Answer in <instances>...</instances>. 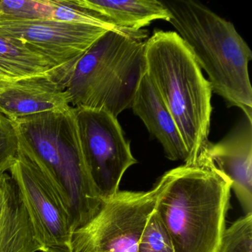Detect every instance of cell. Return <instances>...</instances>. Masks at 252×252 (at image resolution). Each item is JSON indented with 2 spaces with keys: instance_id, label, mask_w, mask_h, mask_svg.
Segmentation results:
<instances>
[{
  "instance_id": "obj_1",
  "label": "cell",
  "mask_w": 252,
  "mask_h": 252,
  "mask_svg": "<svg viewBox=\"0 0 252 252\" xmlns=\"http://www.w3.org/2000/svg\"><path fill=\"white\" fill-rule=\"evenodd\" d=\"M19 139L65 209L71 233L101 209L87 163L75 107L16 121Z\"/></svg>"
},
{
  "instance_id": "obj_18",
  "label": "cell",
  "mask_w": 252,
  "mask_h": 252,
  "mask_svg": "<svg viewBox=\"0 0 252 252\" xmlns=\"http://www.w3.org/2000/svg\"><path fill=\"white\" fill-rule=\"evenodd\" d=\"M51 3L53 20L94 26L108 31L117 29L93 13L73 5L70 0H51Z\"/></svg>"
},
{
  "instance_id": "obj_5",
  "label": "cell",
  "mask_w": 252,
  "mask_h": 252,
  "mask_svg": "<svg viewBox=\"0 0 252 252\" xmlns=\"http://www.w3.org/2000/svg\"><path fill=\"white\" fill-rule=\"evenodd\" d=\"M145 30L107 31L62 82L71 107L107 112L117 118L132 107L147 70Z\"/></svg>"
},
{
  "instance_id": "obj_11",
  "label": "cell",
  "mask_w": 252,
  "mask_h": 252,
  "mask_svg": "<svg viewBox=\"0 0 252 252\" xmlns=\"http://www.w3.org/2000/svg\"><path fill=\"white\" fill-rule=\"evenodd\" d=\"M71 107L61 81L50 76L0 82V113L11 120Z\"/></svg>"
},
{
  "instance_id": "obj_6",
  "label": "cell",
  "mask_w": 252,
  "mask_h": 252,
  "mask_svg": "<svg viewBox=\"0 0 252 252\" xmlns=\"http://www.w3.org/2000/svg\"><path fill=\"white\" fill-rule=\"evenodd\" d=\"M165 184L163 175L149 191L119 190L104 200L98 213L72 233L70 252H138L141 234Z\"/></svg>"
},
{
  "instance_id": "obj_10",
  "label": "cell",
  "mask_w": 252,
  "mask_h": 252,
  "mask_svg": "<svg viewBox=\"0 0 252 252\" xmlns=\"http://www.w3.org/2000/svg\"><path fill=\"white\" fill-rule=\"evenodd\" d=\"M202 155L230 183L245 213H252V122L245 118L217 144L208 142Z\"/></svg>"
},
{
  "instance_id": "obj_16",
  "label": "cell",
  "mask_w": 252,
  "mask_h": 252,
  "mask_svg": "<svg viewBox=\"0 0 252 252\" xmlns=\"http://www.w3.org/2000/svg\"><path fill=\"white\" fill-rule=\"evenodd\" d=\"M52 16L51 0H0V18L46 20Z\"/></svg>"
},
{
  "instance_id": "obj_13",
  "label": "cell",
  "mask_w": 252,
  "mask_h": 252,
  "mask_svg": "<svg viewBox=\"0 0 252 252\" xmlns=\"http://www.w3.org/2000/svg\"><path fill=\"white\" fill-rule=\"evenodd\" d=\"M131 108L161 144L168 159L187 162L188 152L176 123L147 73L138 85Z\"/></svg>"
},
{
  "instance_id": "obj_12",
  "label": "cell",
  "mask_w": 252,
  "mask_h": 252,
  "mask_svg": "<svg viewBox=\"0 0 252 252\" xmlns=\"http://www.w3.org/2000/svg\"><path fill=\"white\" fill-rule=\"evenodd\" d=\"M45 252L15 181L0 175V252Z\"/></svg>"
},
{
  "instance_id": "obj_8",
  "label": "cell",
  "mask_w": 252,
  "mask_h": 252,
  "mask_svg": "<svg viewBox=\"0 0 252 252\" xmlns=\"http://www.w3.org/2000/svg\"><path fill=\"white\" fill-rule=\"evenodd\" d=\"M9 172L20 189L41 244L46 251L69 250L72 233L68 215L20 139L17 160Z\"/></svg>"
},
{
  "instance_id": "obj_21",
  "label": "cell",
  "mask_w": 252,
  "mask_h": 252,
  "mask_svg": "<svg viewBox=\"0 0 252 252\" xmlns=\"http://www.w3.org/2000/svg\"><path fill=\"white\" fill-rule=\"evenodd\" d=\"M14 81L17 80L10 76L9 75L7 74L5 72L0 70V82H14Z\"/></svg>"
},
{
  "instance_id": "obj_2",
  "label": "cell",
  "mask_w": 252,
  "mask_h": 252,
  "mask_svg": "<svg viewBox=\"0 0 252 252\" xmlns=\"http://www.w3.org/2000/svg\"><path fill=\"white\" fill-rule=\"evenodd\" d=\"M156 210L175 252H219L229 209L231 183L201 154L164 174Z\"/></svg>"
},
{
  "instance_id": "obj_3",
  "label": "cell",
  "mask_w": 252,
  "mask_h": 252,
  "mask_svg": "<svg viewBox=\"0 0 252 252\" xmlns=\"http://www.w3.org/2000/svg\"><path fill=\"white\" fill-rule=\"evenodd\" d=\"M169 23L185 42L212 92L230 107L241 109L252 122V88L249 64L252 52L231 22L193 0H161Z\"/></svg>"
},
{
  "instance_id": "obj_14",
  "label": "cell",
  "mask_w": 252,
  "mask_h": 252,
  "mask_svg": "<svg viewBox=\"0 0 252 252\" xmlns=\"http://www.w3.org/2000/svg\"><path fill=\"white\" fill-rule=\"evenodd\" d=\"M117 29L143 30L156 20L169 22L170 14L158 0H70Z\"/></svg>"
},
{
  "instance_id": "obj_9",
  "label": "cell",
  "mask_w": 252,
  "mask_h": 252,
  "mask_svg": "<svg viewBox=\"0 0 252 252\" xmlns=\"http://www.w3.org/2000/svg\"><path fill=\"white\" fill-rule=\"evenodd\" d=\"M107 31L53 19L0 18V35L20 41L59 67L69 70H73L82 56Z\"/></svg>"
},
{
  "instance_id": "obj_17",
  "label": "cell",
  "mask_w": 252,
  "mask_h": 252,
  "mask_svg": "<svg viewBox=\"0 0 252 252\" xmlns=\"http://www.w3.org/2000/svg\"><path fill=\"white\" fill-rule=\"evenodd\" d=\"M138 252H175L170 235L156 209L144 227Z\"/></svg>"
},
{
  "instance_id": "obj_15",
  "label": "cell",
  "mask_w": 252,
  "mask_h": 252,
  "mask_svg": "<svg viewBox=\"0 0 252 252\" xmlns=\"http://www.w3.org/2000/svg\"><path fill=\"white\" fill-rule=\"evenodd\" d=\"M0 70L16 80L50 76L63 82L72 70L59 67L20 41L0 35Z\"/></svg>"
},
{
  "instance_id": "obj_19",
  "label": "cell",
  "mask_w": 252,
  "mask_h": 252,
  "mask_svg": "<svg viewBox=\"0 0 252 252\" xmlns=\"http://www.w3.org/2000/svg\"><path fill=\"white\" fill-rule=\"evenodd\" d=\"M219 252H252V213L246 214L225 229Z\"/></svg>"
},
{
  "instance_id": "obj_4",
  "label": "cell",
  "mask_w": 252,
  "mask_h": 252,
  "mask_svg": "<svg viewBox=\"0 0 252 252\" xmlns=\"http://www.w3.org/2000/svg\"><path fill=\"white\" fill-rule=\"evenodd\" d=\"M146 73L172 115L194 163L209 142L212 89L181 36L155 31L146 41Z\"/></svg>"
},
{
  "instance_id": "obj_20",
  "label": "cell",
  "mask_w": 252,
  "mask_h": 252,
  "mask_svg": "<svg viewBox=\"0 0 252 252\" xmlns=\"http://www.w3.org/2000/svg\"><path fill=\"white\" fill-rule=\"evenodd\" d=\"M19 152L17 124L0 113V175L9 172Z\"/></svg>"
},
{
  "instance_id": "obj_7",
  "label": "cell",
  "mask_w": 252,
  "mask_h": 252,
  "mask_svg": "<svg viewBox=\"0 0 252 252\" xmlns=\"http://www.w3.org/2000/svg\"><path fill=\"white\" fill-rule=\"evenodd\" d=\"M76 109L87 163L104 201L119 191L124 175L137 160L117 118L101 110Z\"/></svg>"
}]
</instances>
